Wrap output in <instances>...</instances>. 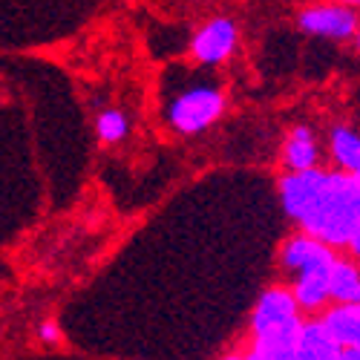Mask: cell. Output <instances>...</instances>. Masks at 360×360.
Returning <instances> with one entry per match:
<instances>
[{
  "label": "cell",
  "instance_id": "obj_1",
  "mask_svg": "<svg viewBox=\"0 0 360 360\" xmlns=\"http://www.w3.org/2000/svg\"><path fill=\"white\" fill-rule=\"evenodd\" d=\"M300 231L317 236L332 248H349L360 228V176L343 170H326L323 185L306 214L297 219Z\"/></svg>",
  "mask_w": 360,
  "mask_h": 360
},
{
  "label": "cell",
  "instance_id": "obj_2",
  "mask_svg": "<svg viewBox=\"0 0 360 360\" xmlns=\"http://www.w3.org/2000/svg\"><path fill=\"white\" fill-rule=\"evenodd\" d=\"M280 262L294 277V297L303 311H317L332 300V271L338 254L311 233H294L280 248Z\"/></svg>",
  "mask_w": 360,
  "mask_h": 360
},
{
  "label": "cell",
  "instance_id": "obj_3",
  "mask_svg": "<svg viewBox=\"0 0 360 360\" xmlns=\"http://www.w3.org/2000/svg\"><path fill=\"white\" fill-rule=\"evenodd\" d=\"M300 311H303V306L297 303L291 288H265L251 317V349L274 357L297 354V343L306 326Z\"/></svg>",
  "mask_w": 360,
  "mask_h": 360
},
{
  "label": "cell",
  "instance_id": "obj_4",
  "mask_svg": "<svg viewBox=\"0 0 360 360\" xmlns=\"http://www.w3.org/2000/svg\"><path fill=\"white\" fill-rule=\"evenodd\" d=\"M225 110V96L217 86H191L176 96L167 107V122L173 130L193 136L211 127Z\"/></svg>",
  "mask_w": 360,
  "mask_h": 360
},
{
  "label": "cell",
  "instance_id": "obj_5",
  "mask_svg": "<svg viewBox=\"0 0 360 360\" xmlns=\"http://www.w3.org/2000/svg\"><path fill=\"white\" fill-rule=\"evenodd\" d=\"M300 29L309 35H320V38H332V41H346L357 32V15L352 12V6L343 4H326V6H311L300 12Z\"/></svg>",
  "mask_w": 360,
  "mask_h": 360
},
{
  "label": "cell",
  "instance_id": "obj_6",
  "mask_svg": "<svg viewBox=\"0 0 360 360\" xmlns=\"http://www.w3.org/2000/svg\"><path fill=\"white\" fill-rule=\"evenodd\" d=\"M236 49V26L231 18H214L207 20L191 41V55L193 61L205 67L225 64Z\"/></svg>",
  "mask_w": 360,
  "mask_h": 360
},
{
  "label": "cell",
  "instance_id": "obj_7",
  "mask_svg": "<svg viewBox=\"0 0 360 360\" xmlns=\"http://www.w3.org/2000/svg\"><path fill=\"white\" fill-rule=\"evenodd\" d=\"M323 167H311V170H297V173H285L280 179V202L285 207V214L297 222L306 214V207L311 205V199L317 196L320 185H323Z\"/></svg>",
  "mask_w": 360,
  "mask_h": 360
},
{
  "label": "cell",
  "instance_id": "obj_8",
  "mask_svg": "<svg viewBox=\"0 0 360 360\" xmlns=\"http://www.w3.org/2000/svg\"><path fill=\"white\" fill-rule=\"evenodd\" d=\"M343 354V343L335 338L328 323L320 320H306L303 335L297 343V360H338Z\"/></svg>",
  "mask_w": 360,
  "mask_h": 360
},
{
  "label": "cell",
  "instance_id": "obj_9",
  "mask_svg": "<svg viewBox=\"0 0 360 360\" xmlns=\"http://www.w3.org/2000/svg\"><path fill=\"white\" fill-rule=\"evenodd\" d=\"M320 159V150H317V141H314V133L309 127H294L283 144V165L297 173V170H311V167H320L317 165Z\"/></svg>",
  "mask_w": 360,
  "mask_h": 360
},
{
  "label": "cell",
  "instance_id": "obj_10",
  "mask_svg": "<svg viewBox=\"0 0 360 360\" xmlns=\"http://www.w3.org/2000/svg\"><path fill=\"white\" fill-rule=\"evenodd\" d=\"M323 320L343 343V349H360V303H335L323 314Z\"/></svg>",
  "mask_w": 360,
  "mask_h": 360
},
{
  "label": "cell",
  "instance_id": "obj_11",
  "mask_svg": "<svg viewBox=\"0 0 360 360\" xmlns=\"http://www.w3.org/2000/svg\"><path fill=\"white\" fill-rule=\"evenodd\" d=\"M328 147H332V159L338 170L360 176V133L349 127H335L332 139H328Z\"/></svg>",
  "mask_w": 360,
  "mask_h": 360
},
{
  "label": "cell",
  "instance_id": "obj_12",
  "mask_svg": "<svg viewBox=\"0 0 360 360\" xmlns=\"http://www.w3.org/2000/svg\"><path fill=\"white\" fill-rule=\"evenodd\" d=\"M332 300L340 306L360 303V268L354 265V259L338 257L335 271H332Z\"/></svg>",
  "mask_w": 360,
  "mask_h": 360
},
{
  "label": "cell",
  "instance_id": "obj_13",
  "mask_svg": "<svg viewBox=\"0 0 360 360\" xmlns=\"http://www.w3.org/2000/svg\"><path fill=\"white\" fill-rule=\"evenodd\" d=\"M96 133L104 144H118L127 136V115L122 110H104L96 118Z\"/></svg>",
  "mask_w": 360,
  "mask_h": 360
},
{
  "label": "cell",
  "instance_id": "obj_14",
  "mask_svg": "<svg viewBox=\"0 0 360 360\" xmlns=\"http://www.w3.org/2000/svg\"><path fill=\"white\" fill-rule=\"evenodd\" d=\"M41 340H46V343H58V340H61V332H58L55 323H41Z\"/></svg>",
  "mask_w": 360,
  "mask_h": 360
},
{
  "label": "cell",
  "instance_id": "obj_15",
  "mask_svg": "<svg viewBox=\"0 0 360 360\" xmlns=\"http://www.w3.org/2000/svg\"><path fill=\"white\" fill-rule=\"evenodd\" d=\"M349 251H352V257H354V259H360V228H357V233L352 236V243H349Z\"/></svg>",
  "mask_w": 360,
  "mask_h": 360
},
{
  "label": "cell",
  "instance_id": "obj_16",
  "mask_svg": "<svg viewBox=\"0 0 360 360\" xmlns=\"http://www.w3.org/2000/svg\"><path fill=\"white\" fill-rule=\"evenodd\" d=\"M338 360H360V349H343V354Z\"/></svg>",
  "mask_w": 360,
  "mask_h": 360
},
{
  "label": "cell",
  "instance_id": "obj_17",
  "mask_svg": "<svg viewBox=\"0 0 360 360\" xmlns=\"http://www.w3.org/2000/svg\"><path fill=\"white\" fill-rule=\"evenodd\" d=\"M338 4H343V6H360V0H338Z\"/></svg>",
  "mask_w": 360,
  "mask_h": 360
},
{
  "label": "cell",
  "instance_id": "obj_18",
  "mask_svg": "<svg viewBox=\"0 0 360 360\" xmlns=\"http://www.w3.org/2000/svg\"><path fill=\"white\" fill-rule=\"evenodd\" d=\"M225 360H248V357H245V354H228Z\"/></svg>",
  "mask_w": 360,
  "mask_h": 360
},
{
  "label": "cell",
  "instance_id": "obj_19",
  "mask_svg": "<svg viewBox=\"0 0 360 360\" xmlns=\"http://www.w3.org/2000/svg\"><path fill=\"white\" fill-rule=\"evenodd\" d=\"M357 49H360V35H357Z\"/></svg>",
  "mask_w": 360,
  "mask_h": 360
}]
</instances>
